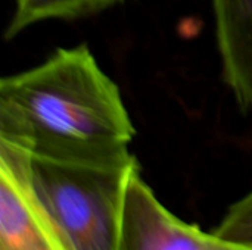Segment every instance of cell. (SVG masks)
<instances>
[{
    "instance_id": "1",
    "label": "cell",
    "mask_w": 252,
    "mask_h": 250,
    "mask_svg": "<svg viewBox=\"0 0 252 250\" xmlns=\"http://www.w3.org/2000/svg\"><path fill=\"white\" fill-rule=\"evenodd\" d=\"M134 136L118 85L86 44L0 81V141L28 153L115 156Z\"/></svg>"
},
{
    "instance_id": "2",
    "label": "cell",
    "mask_w": 252,
    "mask_h": 250,
    "mask_svg": "<svg viewBox=\"0 0 252 250\" xmlns=\"http://www.w3.org/2000/svg\"><path fill=\"white\" fill-rule=\"evenodd\" d=\"M22 152L31 187L71 250H120L126 190L133 172L140 169L133 153L47 156Z\"/></svg>"
},
{
    "instance_id": "3",
    "label": "cell",
    "mask_w": 252,
    "mask_h": 250,
    "mask_svg": "<svg viewBox=\"0 0 252 250\" xmlns=\"http://www.w3.org/2000/svg\"><path fill=\"white\" fill-rule=\"evenodd\" d=\"M120 250H252L205 233L171 214L134 171L124 197Z\"/></svg>"
},
{
    "instance_id": "4",
    "label": "cell",
    "mask_w": 252,
    "mask_h": 250,
    "mask_svg": "<svg viewBox=\"0 0 252 250\" xmlns=\"http://www.w3.org/2000/svg\"><path fill=\"white\" fill-rule=\"evenodd\" d=\"M0 250H71L35 196L25 153L0 141Z\"/></svg>"
},
{
    "instance_id": "5",
    "label": "cell",
    "mask_w": 252,
    "mask_h": 250,
    "mask_svg": "<svg viewBox=\"0 0 252 250\" xmlns=\"http://www.w3.org/2000/svg\"><path fill=\"white\" fill-rule=\"evenodd\" d=\"M211 6L224 81L252 112V0H211Z\"/></svg>"
},
{
    "instance_id": "6",
    "label": "cell",
    "mask_w": 252,
    "mask_h": 250,
    "mask_svg": "<svg viewBox=\"0 0 252 250\" xmlns=\"http://www.w3.org/2000/svg\"><path fill=\"white\" fill-rule=\"evenodd\" d=\"M124 0H18L4 37L13 38L31 25L44 21H72L97 15Z\"/></svg>"
},
{
    "instance_id": "7",
    "label": "cell",
    "mask_w": 252,
    "mask_h": 250,
    "mask_svg": "<svg viewBox=\"0 0 252 250\" xmlns=\"http://www.w3.org/2000/svg\"><path fill=\"white\" fill-rule=\"evenodd\" d=\"M214 233L229 242L252 246V190L229 208Z\"/></svg>"
},
{
    "instance_id": "8",
    "label": "cell",
    "mask_w": 252,
    "mask_h": 250,
    "mask_svg": "<svg viewBox=\"0 0 252 250\" xmlns=\"http://www.w3.org/2000/svg\"><path fill=\"white\" fill-rule=\"evenodd\" d=\"M15 1H18V0H15Z\"/></svg>"
}]
</instances>
